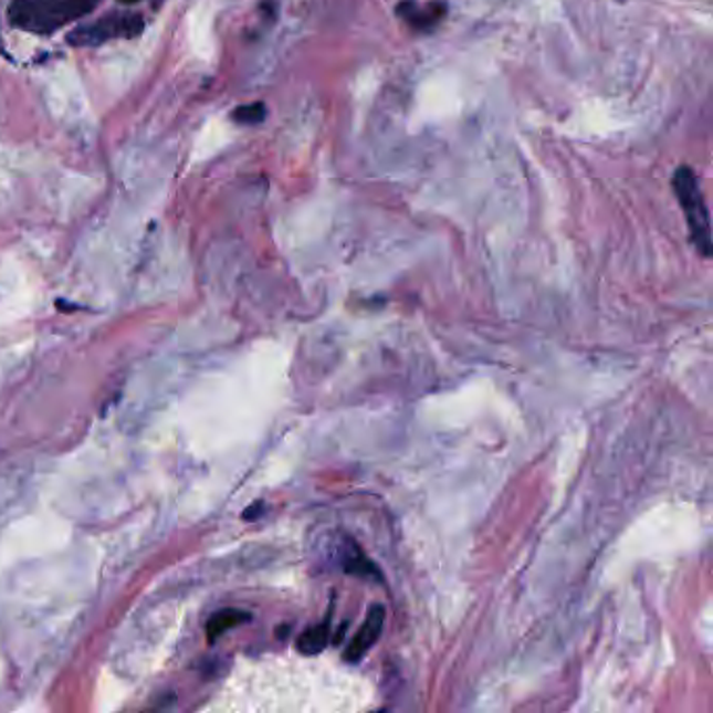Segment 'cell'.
Returning <instances> with one entry per match:
<instances>
[{
	"instance_id": "3",
	"label": "cell",
	"mask_w": 713,
	"mask_h": 713,
	"mask_svg": "<svg viewBox=\"0 0 713 713\" xmlns=\"http://www.w3.org/2000/svg\"><path fill=\"white\" fill-rule=\"evenodd\" d=\"M145 30V21L136 13H109L95 23H84L70 32L67 44L72 46H98L109 40L136 39Z\"/></svg>"
},
{
	"instance_id": "1",
	"label": "cell",
	"mask_w": 713,
	"mask_h": 713,
	"mask_svg": "<svg viewBox=\"0 0 713 713\" xmlns=\"http://www.w3.org/2000/svg\"><path fill=\"white\" fill-rule=\"evenodd\" d=\"M98 0H13L9 21L23 32L46 36L88 15Z\"/></svg>"
},
{
	"instance_id": "9",
	"label": "cell",
	"mask_w": 713,
	"mask_h": 713,
	"mask_svg": "<svg viewBox=\"0 0 713 713\" xmlns=\"http://www.w3.org/2000/svg\"><path fill=\"white\" fill-rule=\"evenodd\" d=\"M119 2H124V4H133V2H138V0H119Z\"/></svg>"
},
{
	"instance_id": "6",
	"label": "cell",
	"mask_w": 713,
	"mask_h": 713,
	"mask_svg": "<svg viewBox=\"0 0 713 713\" xmlns=\"http://www.w3.org/2000/svg\"><path fill=\"white\" fill-rule=\"evenodd\" d=\"M245 621H250V614L239 611V609H224V611L216 614L208 621V638H210V642H213L216 638L224 637L229 630L241 626V623H245Z\"/></svg>"
},
{
	"instance_id": "2",
	"label": "cell",
	"mask_w": 713,
	"mask_h": 713,
	"mask_svg": "<svg viewBox=\"0 0 713 713\" xmlns=\"http://www.w3.org/2000/svg\"><path fill=\"white\" fill-rule=\"evenodd\" d=\"M674 193L684 210L691 237H693L694 248L703 255H712V222H710V212L705 206V199L701 193L699 180L691 168L682 166L674 174Z\"/></svg>"
},
{
	"instance_id": "8",
	"label": "cell",
	"mask_w": 713,
	"mask_h": 713,
	"mask_svg": "<svg viewBox=\"0 0 713 713\" xmlns=\"http://www.w3.org/2000/svg\"><path fill=\"white\" fill-rule=\"evenodd\" d=\"M260 511H264V504H262V502H258V504H253V506H250V508L245 511V515H243V517H245V520L248 521L258 520V517L262 515Z\"/></svg>"
},
{
	"instance_id": "5",
	"label": "cell",
	"mask_w": 713,
	"mask_h": 713,
	"mask_svg": "<svg viewBox=\"0 0 713 713\" xmlns=\"http://www.w3.org/2000/svg\"><path fill=\"white\" fill-rule=\"evenodd\" d=\"M328 630H331V616L323 623L310 628L297 638V651L304 656H318L327 647Z\"/></svg>"
},
{
	"instance_id": "4",
	"label": "cell",
	"mask_w": 713,
	"mask_h": 713,
	"mask_svg": "<svg viewBox=\"0 0 713 713\" xmlns=\"http://www.w3.org/2000/svg\"><path fill=\"white\" fill-rule=\"evenodd\" d=\"M384 621H386V609L381 605H373L368 609L367 619L360 626L358 635L352 638L349 647L346 649L347 663H358L363 661V657L367 656L368 651L373 649V644L381 637L384 630Z\"/></svg>"
},
{
	"instance_id": "7",
	"label": "cell",
	"mask_w": 713,
	"mask_h": 713,
	"mask_svg": "<svg viewBox=\"0 0 713 713\" xmlns=\"http://www.w3.org/2000/svg\"><path fill=\"white\" fill-rule=\"evenodd\" d=\"M266 117V107L264 103H250V105H241L232 112V119L237 124H245V126H253V124H260L264 122Z\"/></svg>"
}]
</instances>
